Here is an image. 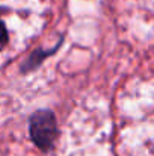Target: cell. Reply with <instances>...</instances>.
<instances>
[{"label":"cell","mask_w":154,"mask_h":156,"mask_svg":"<svg viewBox=\"0 0 154 156\" xmlns=\"http://www.w3.org/2000/svg\"><path fill=\"white\" fill-rule=\"evenodd\" d=\"M8 44V30H6V26L0 21V50Z\"/></svg>","instance_id":"2"},{"label":"cell","mask_w":154,"mask_h":156,"mask_svg":"<svg viewBox=\"0 0 154 156\" xmlns=\"http://www.w3.org/2000/svg\"><path fill=\"white\" fill-rule=\"evenodd\" d=\"M56 120L47 109L36 111L30 117V136L41 150H50L56 140Z\"/></svg>","instance_id":"1"}]
</instances>
